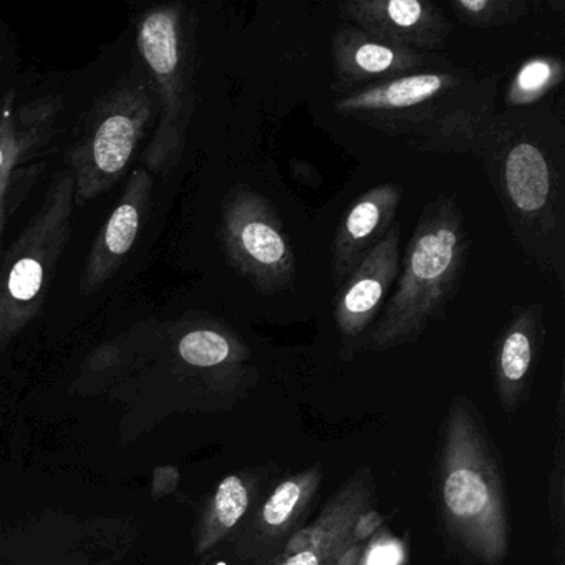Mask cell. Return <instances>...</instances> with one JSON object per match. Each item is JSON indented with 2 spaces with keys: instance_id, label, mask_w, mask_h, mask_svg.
<instances>
[{
  "instance_id": "2",
  "label": "cell",
  "mask_w": 565,
  "mask_h": 565,
  "mask_svg": "<svg viewBox=\"0 0 565 565\" xmlns=\"http://www.w3.org/2000/svg\"><path fill=\"white\" fill-rule=\"evenodd\" d=\"M436 514L462 557L502 565L511 548V515L501 456L478 406L456 395L439 429Z\"/></svg>"
},
{
  "instance_id": "11",
  "label": "cell",
  "mask_w": 565,
  "mask_h": 565,
  "mask_svg": "<svg viewBox=\"0 0 565 565\" xmlns=\"http://www.w3.org/2000/svg\"><path fill=\"white\" fill-rule=\"evenodd\" d=\"M322 481V462L282 472L230 545L231 565H279L287 545L309 524Z\"/></svg>"
},
{
  "instance_id": "5",
  "label": "cell",
  "mask_w": 565,
  "mask_h": 565,
  "mask_svg": "<svg viewBox=\"0 0 565 565\" xmlns=\"http://www.w3.org/2000/svg\"><path fill=\"white\" fill-rule=\"evenodd\" d=\"M75 180L65 171L54 181L44 204L0 264V353L44 309L58 263L71 241Z\"/></svg>"
},
{
  "instance_id": "1",
  "label": "cell",
  "mask_w": 565,
  "mask_h": 565,
  "mask_svg": "<svg viewBox=\"0 0 565 565\" xmlns=\"http://www.w3.org/2000/svg\"><path fill=\"white\" fill-rule=\"evenodd\" d=\"M498 78L443 65L388 84L347 92L333 102L340 117L403 141L419 153L472 150L495 117Z\"/></svg>"
},
{
  "instance_id": "25",
  "label": "cell",
  "mask_w": 565,
  "mask_h": 565,
  "mask_svg": "<svg viewBox=\"0 0 565 565\" xmlns=\"http://www.w3.org/2000/svg\"><path fill=\"white\" fill-rule=\"evenodd\" d=\"M19 141L15 137V128L12 125V120L9 117L0 120V168L4 167L6 160H8L9 153L12 148L18 147Z\"/></svg>"
},
{
  "instance_id": "8",
  "label": "cell",
  "mask_w": 565,
  "mask_h": 565,
  "mask_svg": "<svg viewBox=\"0 0 565 565\" xmlns=\"http://www.w3.org/2000/svg\"><path fill=\"white\" fill-rule=\"evenodd\" d=\"M151 118L153 98L143 84L114 88L97 102L87 131L68 153L75 204L97 200L120 181Z\"/></svg>"
},
{
  "instance_id": "23",
  "label": "cell",
  "mask_w": 565,
  "mask_h": 565,
  "mask_svg": "<svg viewBox=\"0 0 565 565\" xmlns=\"http://www.w3.org/2000/svg\"><path fill=\"white\" fill-rule=\"evenodd\" d=\"M178 486H180V469L174 466H161L154 469L153 484H151V495L154 499L173 494Z\"/></svg>"
},
{
  "instance_id": "7",
  "label": "cell",
  "mask_w": 565,
  "mask_h": 565,
  "mask_svg": "<svg viewBox=\"0 0 565 565\" xmlns=\"http://www.w3.org/2000/svg\"><path fill=\"white\" fill-rule=\"evenodd\" d=\"M135 524L45 511L0 532V565H145Z\"/></svg>"
},
{
  "instance_id": "15",
  "label": "cell",
  "mask_w": 565,
  "mask_h": 565,
  "mask_svg": "<svg viewBox=\"0 0 565 565\" xmlns=\"http://www.w3.org/2000/svg\"><path fill=\"white\" fill-rule=\"evenodd\" d=\"M339 15L380 41L429 54L443 51L452 31L445 12L428 0H349Z\"/></svg>"
},
{
  "instance_id": "19",
  "label": "cell",
  "mask_w": 565,
  "mask_h": 565,
  "mask_svg": "<svg viewBox=\"0 0 565 565\" xmlns=\"http://www.w3.org/2000/svg\"><path fill=\"white\" fill-rule=\"evenodd\" d=\"M557 439L552 452V468L548 475L547 504L551 515L552 532H554V551L552 565H565V441H564V386L557 402Z\"/></svg>"
},
{
  "instance_id": "6",
  "label": "cell",
  "mask_w": 565,
  "mask_h": 565,
  "mask_svg": "<svg viewBox=\"0 0 565 565\" xmlns=\"http://www.w3.org/2000/svg\"><path fill=\"white\" fill-rule=\"evenodd\" d=\"M181 4L145 12L137 45L161 100V120L145 151L147 170L170 173L180 163L194 111L193 68Z\"/></svg>"
},
{
  "instance_id": "4",
  "label": "cell",
  "mask_w": 565,
  "mask_h": 565,
  "mask_svg": "<svg viewBox=\"0 0 565 565\" xmlns=\"http://www.w3.org/2000/svg\"><path fill=\"white\" fill-rule=\"evenodd\" d=\"M468 249L461 207L455 196L441 194L423 211L403 257L396 289L360 352L409 345L438 322L461 284Z\"/></svg>"
},
{
  "instance_id": "26",
  "label": "cell",
  "mask_w": 565,
  "mask_h": 565,
  "mask_svg": "<svg viewBox=\"0 0 565 565\" xmlns=\"http://www.w3.org/2000/svg\"><path fill=\"white\" fill-rule=\"evenodd\" d=\"M0 57H2V49H0Z\"/></svg>"
},
{
  "instance_id": "18",
  "label": "cell",
  "mask_w": 565,
  "mask_h": 565,
  "mask_svg": "<svg viewBox=\"0 0 565 565\" xmlns=\"http://www.w3.org/2000/svg\"><path fill=\"white\" fill-rule=\"evenodd\" d=\"M399 201V184H380L363 193L349 207L333 241L332 274L337 287L352 276L365 254L386 236L395 221Z\"/></svg>"
},
{
  "instance_id": "13",
  "label": "cell",
  "mask_w": 565,
  "mask_h": 565,
  "mask_svg": "<svg viewBox=\"0 0 565 565\" xmlns=\"http://www.w3.org/2000/svg\"><path fill=\"white\" fill-rule=\"evenodd\" d=\"M332 57L337 90L345 94L449 64L439 55L380 41L352 24L340 25L333 32Z\"/></svg>"
},
{
  "instance_id": "10",
  "label": "cell",
  "mask_w": 565,
  "mask_h": 565,
  "mask_svg": "<svg viewBox=\"0 0 565 565\" xmlns=\"http://www.w3.org/2000/svg\"><path fill=\"white\" fill-rule=\"evenodd\" d=\"M231 266L264 296L290 289L296 259L273 204L250 190L233 191L224 201L221 223Z\"/></svg>"
},
{
  "instance_id": "3",
  "label": "cell",
  "mask_w": 565,
  "mask_h": 565,
  "mask_svg": "<svg viewBox=\"0 0 565 565\" xmlns=\"http://www.w3.org/2000/svg\"><path fill=\"white\" fill-rule=\"evenodd\" d=\"M545 110L508 108L495 115L476 140L475 153L484 161L509 223L527 253L541 266L562 276L564 236V164L562 143L539 134Z\"/></svg>"
},
{
  "instance_id": "12",
  "label": "cell",
  "mask_w": 565,
  "mask_h": 565,
  "mask_svg": "<svg viewBox=\"0 0 565 565\" xmlns=\"http://www.w3.org/2000/svg\"><path fill=\"white\" fill-rule=\"evenodd\" d=\"M399 227L393 224L386 236L363 257L352 276L339 287L335 323L343 360L362 349L363 339L385 307V299L398 277Z\"/></svg>"
},
{
  "instance_id": "9",
  "label": "cell",
  "mask_w": 565,
  "mask_h": 565,
  "mask_svg": "<svg viewBox=\"0 0 565 565\" xmlns=\"http://www.w3.org/2000/svg\"><path fill=\"white\" fill-rule=\"evenodd\" d=\"M383 522L372 468L360 466L290 541L279 565H360L366 544Z\"/></svg>"
},
{
  "instance_id": "16",
  "label": "cell",
  "mask_w": 565,
  "mask_h": 565,
  "mask_svg": "<svg viewBox=\"0 0 565 565\" xmlns=\"http://www.w3.org/2000/svg\"><path fill=\"white\" fill-rule=\"evenodd\" d=\"M153 174L145 168L131 173L124 193L98 236L95 237L84 273L81 277V292L84 296L98 292L114 274L120 269L130 250L137 244L138 234L151 204Z\"/></svg>"
},
{
  "instance_id": "24",
  "label": "cell",
  "mask_w": 565,
  "mask_h": 565,
  "mask_svg": "<svg viewBox=\"0 0 565 565\" xmlns=\"http://www.w3.org/2000/svg\"><path fill=\"white\" fill-rule=\"evenodd\" d=\"M18 158L19 145L12 148L4 167L0 168V241H2L6 227V203H8L9 180H11L12 170H14L15 163H18Z\"/></svg>"
},
{
  "instance_id": "14",
  "label": "cell",
  "mask_w": 565,
  "mask_h": 565,
  "mask_svg": "<svg viewBox=\"0 0 565 565\" xmlns=\"http://www.w3.org/2000/svg\"><path fill=\"white\" fill-rule=\"evenodd\" d=\"M282 469L276 462L247 466L217 482L201 509L194 531V555L210 561L230 548L254 509L267 494Z\"/></svg>"
},
{
  "instance_id": "17",
  "label": "cell",
  "mask_w": 565,
  "mask_h": 565,
  "mask_svg": "<svg viewBox=\"0 0 565 565\" xmlns=\"http://www.w3.org/2000/svg\"><path fill=\"white\" fill-rule=\"evenodd\" d=\"M545 340L544 307L532 303L518 310L499 333L494 349V390L508 416L529 402Z\"/></svg>"
},
{
  "instance_id": "20",
  "label": "cell",
  "mask_w": 565,
  "mask_h": 565,
  "mask_svg": "<svg viewBox=\"0 0 565 565\" xmlns=\"http://www.w3.org/2000/svg\"><path fill=\"white\" fill-rule=\"evenodd\" d=\"M564 81V65L555 57H535L525 62L505 95L508 108L531 107L551 94Z\"/></svg>"
},
{
  "instance_id": "21",
  "label": "cell",
  "mask_w": 565,
  "mask_h": 565,
  "mask_svg": "<svg viewBox=\"0 0 565 565\" xmlns=\"http://www.w3.org/2000/svg\"><path fill=\"white\" fill-rule=\"evenodd\" d=\"M452 12L466 25L478 29L505 28L525 18V0H455Z\"/></svg>"
},
{
  "instance_id": "22",
  "label": "cell",
  "mask_w": 565,
  "mask_h": 565,
  "mask_svg": "<svg viewBox=\"0 0 565 565\" xmlns=\"http://www.w3.org/2000/svg\"><path fill=\"white\" fill-rule=\"evenodd\" d=\"M405 558L406 552L402 542L382 527L366 544L360 565H405Z\"/></svg>"
}]
</instances>
